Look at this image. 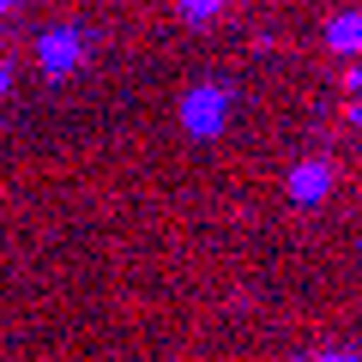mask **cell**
<instances>
[{
  "label": "cell",
  "mask_w": 362,
  "mask_h": 362,
  "mask_svg": "<svg viewBox=\"0 0 362 362\" xmlns=\"http://www.w3.org/2000/svg\"><path fill=\"white\" fill-rule=\"evenodd\" d=\"M332 362H362V350H332Z\"/></svg>",
  "instance_id": "8992f818"
},
{
  "label": "cell",
  "mask_w": 362,
  "mask_h": 362,
  "mask_svg": "<svg viewBox=\"0 0 362 362\" xmlns=\"http://www.w3.org/2000/svg\"><path fill=\"white\" fill-rule=\"evenodd\" d=\"M37 61H42V73H49V78L78 73V66L90 61V30L85 25H49L37 37Z\"/></svg>",
  "instance_id": "7a4b0ae2"
},
{
  "label": "cell",
  "mask_w": 362,
  "mask_h": 362,
  "mask_svg": "<svg viewBox=\"0 0 362 362\" xmlns=\"http://www.w3.org/2000/svg\"><path fill=\"white\" fill-rule=\"evenodd\" d=\"M338 187V169L326 163V157H302L296 169L284 175V194H290V206H320L326 194Z\"/></svg>",
  "instance_id": "3957f363"
},
{
  "label": "cell",
  "mask_w": 362,
  "mask_h": 362,
  "mask_svg": "<svg viewBox=\"0 0 362 362\" xmlns=\"http://www.w3.org/2000/svg\"><path fill=\"white\" fill-rule=\"evenodd\" d=\"M326 49L332 54H362V6H350V13H338L326 25Z\"/></svg>",
  "instance_id": "277c9868"
},
{
  "label": "cell",
  "mask_w": 362,
  "mask_h": 362,
  "mask_svg": "<svg viewBox=\"0 0 362 362\" xmlns=\"http://www.w3.org/2000/svg\"><path fill=\"white\" fill-rule=\"evenodd\" d=\"M230 109H235V90L223 78H199L194 90H181V127L194 139H218L230 127Z\"/></svg>",
  "instance_id": "6da1fadb"
},
{
  "label": "cell",
  "mask_w": 362,
  "mask_h": 362,
  "mask_svg": "<svg viewBox=\"0 0 362 362\" xmlns=\"http://www.w3.org/2000/svg\"><path fill=\"white\" fill-rule=\"evenodd\" d=\"M175 13L187 18V25H211V18L223 13V0H175Z\"/></svg>",
  "instance_id": "5b68a950"
},
{
  "label": "cell",
  "mask_w": 362,
  "mask_h": 362,
  "mask_svg": "<svg viewBox=\"0 0 362 362\" xmlns=\"http://www.w3.org/2000/svg\"><path fill=\"white\" fill-rule=\"evenodd\" d=\"M13 6H18V0H0V18H6V13H13Z\"/></svg>",
  "instance_id": "ba28073f"
},
{
  "label": "cell",
  "mask_w": 362,
  "mask_h": 362,
  "mask_svg": "<svg viewBox=\"0 0 362 362\" xmlns=\"http://www.w3.org/2000/svg\"><path fill=\"white\" fill-rule=\"evenodd\" d=\"M296 362H332V350H314V356H296Z\"/></svg>",
  "instance_id": "52a82bcc"
}]
</instances>
